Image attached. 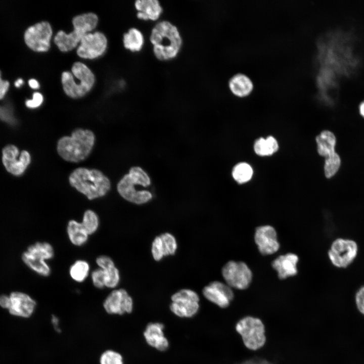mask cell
Here are the masks:
<instances>
[{"label": "cell", "mask_w": 364, "mask_h": 364, "mask_svg": "<svg viewBox=\"0 0 364 364\" xmlns=\"http://www.w3.org/2000/svg\"><path fill=\"white\" fill-rule=\"evenodd\" d=\"M154 56L161 61L173 60L179 54L183 39L178 28L167 20L158 21L150 35Z\"/></svg>", "instance_id": "obj_1"}, {"label": "cell", "mask_w": 364, "mask_h": 364, "mask_svg": "<svg viewBox=\"0 0 364 364\" xmlns=\"http://www.w3.org/2000/svg\"><path fill=\"white\" fill-rule=\"evenodd\" d=\"M69 182L89 200L104 196L110 187L109 180L102 172L85 168L74 170L69 176Z\"/></svg>", "instance_id": "obj_2"}, {"label": "cell", "mask_w": 364, "mask_h": 364, "mask_svg": "<svg viewBox=\"0 0 364 364\" xmlns=\"http://www.w3.org/2000/svg\"><path fill=\"white\" fill-rule=\"evenodd\" d=\"M95 142V135L89 130L77 129L71 136H64L58 143L59 154L65 160L79 162L90 153Z\"/></svg>", "instance_id": "obj_3"}, {"label": "cell", "mask_w": 364, "mask_h": 364, "mask_svg": "<svg viewBox=\"0 0 364 364\" xmlns=\"http://www.w3.org/2000/svg\"><path fill=\"white\" fill-rule=\"evenodd\" d=\"M71 71H64L62 74L63 90L71 98L82 97L92 88L95 81V76L86 65L80 62L73 64Z\"/></svg>", "instance_id": "obj_4"}, {"label": "cell", "mask_w": 364, "mask_h": 364, "mask_svg": "<svg viewBox=\"0 0 364 364\" xmlns=\"http://www.w3.org/2000/svg\"><path fill=\"white\" fill-rule=\"evenodd\" d=\"M98 22V16L93 13L77 15L72 19L74 30L69 34L60 30L54 37V42L61 51H70L77 46L85 34L96 28Z\"/></svg>", "instance_id": "obj_5"}, {"label": "cell", "mask_w": 364, "mask_h": 364, "mask_svg": "<svg viewBox=\"0 0 364 364\" xmlns=\"http://www.w3.org/2000/svg\"><path fill=\"white\" fill-rule=\"evenodd\" d=\"M54 256L53 246L47 242H37L28 247L22 255V260L33 270L40 275L47 277L51 270L46 260Z\"/></svg>", "instance_id": "obj_6"}, {"label": "cell", "mask_w": 364, "mask_h": 364, "mask_svg": "<svg viewBox=\"0 0 364 364\" xmlns=\"http://www.w3.org/2000/svg\"><path fill=\"white\" fill-rule=\"evenodd\" d=\"M236 329L242 336L245 345L250 349H258L265 343L264 327L258 318L245 317L238 322Z\"/></svg>", "instance_id": "obj_7"}, {"label": "cell", "mask_w": 364, "mask_h": 364, "mask_svg": "<svg viewBox=\"0 0 364 364\" xmlns=\"http://www.w3.org/2000/svg\"><path fill=\"white\" fill-rule=\"evenodd\" d=\"M357 243L347 238H337L332 243L328 256L335 267L345 268L355 259L358 253Z\"/></svg>", "instance_id": "obj_8"}, {"label": "cell", "mask_w": 364, "mask_h": 364, "mask_svg": "<svg viewBox=\"0 0 364 364\" xmlns=\"http://www.w3.org/2000/svg\"><path fill=\"white\" fill-rule=\"evenodd\" d=\"M171 299L170 309L178 317H192L198 311L199 297L193 290H180L172 295Z\"/></svg>", "instance_id": "obj_9"}, {"label": "cell", "mask_w": 364, "mask_h": 364, "mask_svg": "<svg viewBox=\"0 0 364 364\" xmlns=\"http://www.w3.org/2000/svg\"><path fill=\"white\" fill-rule=\"evenodd\" d=\"M222 275L230 287L243 290L250 285L252 274L244 262L230 261L222 267Z\"/></svg>", "instance_id": "obj_10"}, {"label": "cell", "mask_w": 364, "mask_h": 364, "mask_svg": "<svg viewBox=\"0 0 364 364\" xmlns=\"http://www.w3.org/2000/svg\"><path fill=\"white\" fill-rule=\"evenodd\" d=\"M52 33L50 24L47 21H42L27 28L24 34L25 42L35 52H47L50 48Z\"/></svg>", "instance_id": "obj_11"}, {"label": "cell", "mask_w": 364, "mask_h": 364, "mask_svg": "<svg viewBox=\"0 0 364 364\" xmlns=\"http://www.w3.org/2000/svg\"><path fill=\"white\" fill-rule=\"evenodd\" d=\"M0 305L8 309L11 314L28 317L32 314L36 302L25 293L14 292L9 297L5 295L0 296Z\"/></svg>", "instance_id": "obj_12"}, {"label": "cell", "mask_w": 364, "mask_h": 364, "mask_svg": "<svg viewBox=\"0 0 364 364\" xmlns=\"http://www.w3.org/2000/svg\"><path fill=\"white\" fill-rule=\"evenodd\" d=\"M107 46V39L103 33H88L82 38L77 54L83 59H95L105 52Z\"/></svg>", "instance_id": "obj_13"}, {"label": "cell", "mask_w": 364, "mask_h": 364, "mask_svg": "<svg viewBox=\"0 0 364 364\" xmlns=\"http://www.w3.org/2000/svg\"><path fill=\"white\" fill-rule=\"evenodd\" d=\"M17 148L13 145L6 146L3 151V162L10 173L19 175L22 174L30 162V156L26 151L19 155Z\"/></svg>", "instance_id": "obj_14"}, {"label": "cell", "mask_w": 364, "mask_h": 364, "mask_svg": "<svg viewBox=\"0 0 364 364\" xmlns=\"http://www.w3.org/2000/svg\"><path fill=\"white\" fill-rule=\"evenodd\" d=\"M103 307L109 314L122 315L133 309L132 298L124 289L113 290L106 298Z\"/></svg>", "instance_id": "obj_15"}, {"label": "cell", "mask_w": 364, "mask_h": 364, "mask_svg": "<svg viewBox=\"0 0 364 364\" xmlns=\"http://www.w3.org/2000/svg\"><path fill=\"white\" fill-rule=\"evenodd\" d=\"M254 240L259 252L262 255H270L280 248L275 229L270 225H263L256 228Z\"/></svg>", "instance_id": "obj_16"}, {"label": "cell", "mask_w": 364, "mask_h": 364, "mask_svg": "<svg viewBox=\"0 0 364 364\" xmlns=\"http://www.w3.org/2000/svg\"><path fill=\"white\" fill-rule=\"evenodd\" d=\"M202 293L210 302L221 308L227 307L234 298L231 287L219 281H214L205 287Z\"/></svg>", "instance_id": "obj_17"}, {"label": "cell", "mask_w": 364, "mask_h": 364, "mask_svg": "<svg viewBox=\"0 0 364 364\" xmlns=\"http://www.w3.org/2000/svg\"><path fill=\"white\" fill-rule=\"evenodd\" d=\"M135 185L138 184L127 174L118 183V192L124 199L136 204L145 203L151 199L152 196L150 192L137 191L134 188Z\"/></svg>", "instance_id": "obj_18"}, {"label": "cell", "mask_w": 364, "mask_h": 364, "mask_svg": "<svg viewBox=\"0 0 364 364\" xmlns=\"http://www.w3.org/2000/svg\"><path fill=\"white\" fill-rule=\"evenodd\" d=\"M164 325L160 323H149L144 332L146 342L151 347L160 351H164L169 347V342L165 337Z\"/></svg>", "instance_id": "obj_19"}, {"label": "cell", "mask_w": 364, "mask_h": 364, "mask_svg": "<svg viewBox=\"0 0 364 364\" xmlns=\"http://www.w3.org/2000/svg\"><path fill=\"white\" fill-rule=\"evenodd\" d=\"M177 248L176 241L173 235L165 233L156 237L152 244V254L156 261L164 256L173 255Z\"/></svg>", "instance_id": "obj_20"}, {"label": "cell", "mask_w": 364, "mask_h": 364, "mask_svg": "<svg viewBox=\"0 0 364 364\" xmlns=\"http://www.w3.org/2000/svg\"><path fill=\"white\" fill-rule=\"evenodd\" d=\"M298 257L293 253H287L278 256L272 262V267L277 271L281 279L295 276L297 273Z\"/></svg>", "instance_id": "obj_21"}, {"label": "cell", "mask_w": 364, "mask_h": 364, "mask_svg": "<svg viewBox=\"0 0 364 364\" xmlns=\"http://www.w3.org/2000/svg\"><path fill=\"white\" fill-rule=\"evenodd\" d=\"M134 7L137 17L145 21H157L163 13V8L158 0H137Z\"/></svg>", "instance_id": "obj_22"}, {"label": "cell", "mask_w": 364, "mask_h": 364, "mask_svg": "<svg viewBox=\"0 0 364 364\" xmlns=\"http://www.w3.org/2000/svg\"><path fill=\"white\" fill-rule=\"evenodd\" d=\"M228 84L231 92L239 97L248 96L253 88V83L251 79L246 75L241 73L232 76Z\"/></svg>", "instance_id": "obj_23"}, {"label": "cell", "mask_w": 364, "mask_h": 364, "mask_svg": "<svg viewBox=\"0 0 364 364\" xmlns=\"http://www.w3.org/2000/svg\"><path fill=\"white\" fill-rule=\"evenodd\" d=\"M315 140L320 155L326 158L336 152V138L332 132L324 130L316 137Z\"/></svg>", "instance_id": "obj_24"}, {"label": "cell", "mask_w": 364, "mask_h": 364, "mask_svg": "<svg viewBox=\"0 0 364 364\" xmlns=\"http://www.w3.org/2000/svg\"><path fill=\"white\" fill-rule=\"evenodd\" d=\"M67 232L70 241L75 246H81L88 240V234L81 223L76 220L72 219L68 222Z\"/></svg>", "instance_id": "obj_25"}, {"label": "cell", "mask_w": 364, "mask_h": 364, "mask_svg": "<svg viewBox=\"0 0 364 364\" xmlns=\"http://www.w3.org/2000/svg\"><path fill=\"white\" fill-rule=\"evenodd\" d=\"M124 47L132 52L140 51L144 44V37L138 29L131 28L123 35Z\"/></svg>", "instance_id": "obj_26"}, {"label": "cell", "mask_w": 364, "mask_h": 364, "mask_svg": "<svg viewBox=\"0 0 364 364\" xmlns=\"http://www.w3.org/2000/svg\"><path fill=\"white\" fill-rule=\"evenodd\" d=\"M279 149L276 139L272 136L266 139L260 138L256 140L254 144L255 153L260 156H270L276 153Z\"/></svg>", "instance_id": "obj_27"}, {"label": "cell", "mask_w": 364, "mask_h": 364, "mask_svg": "<svg viewBox=\"0 0 364 364\" xmlns=\"http://www.w3.org/2000/svg\"><path fill=\"white\" fill-rule=\"evenodd\" d=\"M90 269L89 263L84 260H76L70 266L69 274L76 282L82 283L88 277Z\"/></svg>", "instance_id": "obj_28"}, {"label": "cell", "mask_w": 364, "mask_h": 364, "mask_svg": "<svg viewBox=\"0 0 364 364\" xmlns=\"http://www.w3.org/2000/svg\"><path fill=\"white\" fill-rule=\"evenodd\" d=\"M253 175L252 167L247 163L241 162L236 165L232 171L234 179L239 184L249 181Z\"/></svg>", "instance_id": "obj_29"}, {"label": "cell", "mask_w": 364, "mask_h": 364, "mask_svg": "<svg viewBox=\"0 0 364 364\" xmlns=\"http://www.w3.org/2000/svg\"><path fill=\"white\" fill-rule=\"evenodd\" d=\"M341 162L340 157L336 152L326 157L324 169L326 177L331 178L337 173Z\"/></svg>", "instance_id": "obj_30"}, {"label": "cell", "mask_w": 364, "mask_h": 364, "mask_svg": "<svg viewBox=\"0 0 364 364\" xmlns=\"http://www.w3.org/2000/svg\"><path fill=\"white\" fill-rule=\"evenodd\" d=\"M81 223L88 235H92L99 228V217L94 211L87 210L83 214Z\"/></svg>", "instance_id": "obj_31"}, {"label": "cell", "mask_w": 364, "mask_h": 364, "mask_svg": "<svg viewBox=\"0 0 364 364\" xmlns=\"http://www.w3.org/2000/svg\"><path fill=\"white\" fill-rule=\"evenodd\" d=\"M103 270L105 275V287L109 288H114L117 287L120 278L119 270L116 266Z\"/></svg>", "instance_id": "obj_32"}, {"label": "cell", "mask_w": 364, "mask_h": 364, "mask_svg": "<svg viewBox=\"0 0 364 364\" xmlns=\"http://www.w3.org/2000/svg\"><path fill=\"white\" fill-rule=\"evenodd\" d=\"M138 185L147 187L150 184V179L148 174L140 167H133L128 173Z\"/></svg>", "instance_id": "obj_33"}, {"label": "cell", "mask_w": 364, "mask_h": 364, "mask_svg": "<svg viewBox=\"0 0 364 364\" xmlns=\"http://www.w3.org/2000/svg\"><path fill=\"white\" fill-rule=\"evenodd\" d=\"M100 364H123L122 355L113 350L104 351L100 357Z\"/></svg>", "instance_id": "obj_34"}, {"label": "cell", "mask_w": 364, "mask_h": 364, "mask_svg": "<svg viewBox=\"0 0 364 364\" xmlns=\"http://www.w3.org/2000/svg\"><path fill=\"white\" fill-rule=\"evenodd\" d=\"M91 279L95 287L98 289L105 287V275L102 269L98 268L94 270L91 274Z\"/></svg>", "instance_id": "obj_35"}, {"label": "cell", "mask_w": 364, "mask_h": 364, "mask_svg": "<svg viewBox=\"0 0 364 364\" xmlns=\"http://www.w3.org/2000/svg\"><path fill=\"white\" fill-rule=\"evenodd\" d=\"M355 301L358 311L364 315V286L357 291L355 295Z\"/></svg>", "instance_id": "obj_36"}, {"label": "cell", "mask_w": 364, "mask_h": 364, "mask_svg": "<svg viewBox=\"0 0 364 364\" xmlns=\"http://www.w3.org/2000/svg\"><path fill=\"white\" fill-rule=\"evenodd\" d=\"M96 263L99 268L106 269L114 266L115 263L111 258L107 255H101L96 259Z\"/></svg>", "instance_id": "obj_37"}, {"label": "cell", "mask_w": 364, "mask_h": 364, "mask_svg": "<svg viewBox=\"0 0 364 364\" xmlns=\"http://www.w3.org/2000/svg\"><path fill=\"white\" fill-rule=\"evenodd\" d=\"M43 100L42 95L38 92L34 93L32 100H28L26 102V105L29 108H35L39 107Z\"/></svg>", "instance_id": "obj_38"}, {"label": "cell", "mask_w": 364, "mask_h": 364, "mask_svg": "<svg viewBox=\"0 0 364 364\" xmlns=\"http://www.w3.org/2000/svg\"><path fill=\"white\" fill-rule=\"evenodd\" d=\"M9 83L1 78L0 72V100L2 99L8 90Z\"/></svg>", "instance_id": "obj_39"}, {"label": "cell", "mask_w": 364, "mask_h": 364, "mask_svg": "<svg viewBox=\"0 0 364 364\" xmlns=\"http://www.w3.org/2000/svg\"><path fill=\"white\" fill-rule=\"evenodd\" d=\"M51 321L55 330L58 332H60L61 331V329H60L59 326V318L56 315H53L52 316Z\"/></svg>", "instance_id": "obj_40"}, {"label": "cell", "mask_w": 364, "mask_h": 364, "mask_svg": "<svg viewBox=\"0 0 364 364\" xmlns=\"http://www.w3.org/2000/svg\"><path fill=\"white\" fill-rule=\"evenodd\" d=\"M29 85L33 89H37L39 87L38 81L34 79H31L28 81Z\"/></svg>", "instance_id": "obj_41"}, {"label": "cell", "mask_w": 364, "mask_h": 364, "mask_svg": "<svg viewBox=\"0 0 364 364\" xmlns=\"http://www.w3.org/2000/svg\"><path fill=\"white\" fill-rule=\"evenodd\" d=\"M358 111L360 116L364 118V100L360 103L358 106Z\"/></svg>", "instance_id": "obj_42"}, {"label": "cell", "mask_w": 364, "mask_h": 364, "mask_svg": "<svg viewBox=\"0 0 364 364\" xmlns=\"http://www.w3.org/2000/svg\"><path fill=\"white\" fill-rule=\"evenodd\" d=\"M242 364H269V363H268L267 362H266V361H263L258 362H255V361H250L246 362H245V363H242Z\"/></svg>", "instance_id": "obj_43"}, {"label": "cell", "mask_w": 364, "mask_h": 364, "mask_svg": "<svg viewBox=\"0 0 364 364\" xmlns=\"http://www.w3.org/2000/svg\"><path fill=\"white\" fill-rule=\"evenodd\" d=\"M23 83V80L21 78L17 79L15 82L16 87H19Z\"/></svg>", "instance_id": "obj_44"}]
</instances>
